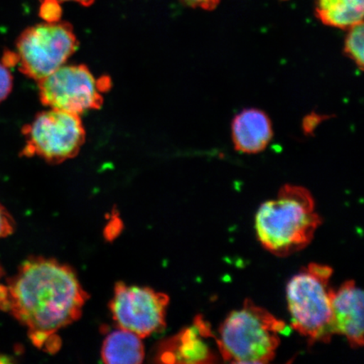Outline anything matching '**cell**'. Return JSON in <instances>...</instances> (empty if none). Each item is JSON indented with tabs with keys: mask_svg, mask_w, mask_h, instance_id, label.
<instances>
[{
	"mask_svg": "<svg viewBox=\"0 0 364 364\" xmlns=\"http://www.w3.org/2000/svg\"><path fill=\"white\" fill-rule=\"evenodd\" d=\"M87 299L72 268L35 257L23 263L8 284L6 311L26 327L36 347L55 352L58 331L78 320Z\"/></svg>",
	"mask_w": 364,
	"mask_h": 364,
	"instance_id": "6da1fadb",
	"label": "cell"
},
{
	"mask_svg": "<svg viewBox=\"0 0 364 364\" xmlns=\"http://www.w3.org/2000/svg\"><path fill=\"white\" fill-rule=\"evenodd\" d=\"M321 223L311 192L303 186L286 184L275 198L259 208L257 239L275 256L288 257L311 244Z\"/></svg>",
	"mask_w": 364,
	"mask_h": 364,
	"instance_id": "7a4b0ae2",
	"label": "cell"
},
{
	"mask_svg": "<svg viewBox=\"0 0 364 364\" xmlns=\"http://www.w3.org/2000/svg\"><path fill=\"white\" fill-rule=\"evenodd\" d=\"M285 323L266 309L245 299L243 306L228 316L218 330L217 345L223 360L262 364L276 356Z\"/></svg>",
	"mask_w": 364,
	"mask_h": 364,
	"instance_id": "3957f363",
	"label": "cell"
},
{
	"mask_svg": "<svg viewBox=\"0 0 364 364\" xmlns=\"http://www.w3.org/2000/svg\"><path fill=\"white\" fill-rule=\"evenodd\" d=\"M333 270L327 265L309 263L287 286V301L293 328L306 338L309 344L328 343L335 335L332 322L330 280Z\"/></svg>",
	"mask_w": 364,
	"mask_h": 364,
	"instance_id": "277c9868",
	"label": "cell"
},
{
	"mask_svg": "<svg viewBox=\"0 0 364 364\" xmlns=\"http://www.w3.org/2000/svg\"><path fill=\"white\" fill-rule=\"evenodd\" d=\"M78 45L70 23L47 22L26 28L16 41V52L6 53L12 66L39 81L65 65Z\"/></svg>",
	"mask_w": 364,
	"mask_h": 364,
	"instance_id": "5b68a950",
	"label": "cell"
},
{
	"mask_svg": "<svg viewBox=\"0 0 364 364\" xmlns=\"http://www.w3.org/2000/svg\"><path fill=\"white\" fill-rule=\"evenodd\" d=\"M26 145L21 156H38L44 161L58 164L79 154L85 140V131L79 115L50 110L36 115L22 129Z\"/></svg>",
	"mask_w": 364,
	"mask_h": 364,
	"instance_id": "8992f818",
	"label": "cell"
},
{
	"mask_svg": "<svg viewBox=\"0 0 364 364\" xmlns=\"http://www.w3.org/2000/svg\"><path fill=\"white\" fill-rule=\"evenodd\" d=\"M110 84L107 77L95 79L83 65H63L38 81L40 100L49 108L80 115L102 107Z\"/></svg>",
	"mask_w": 364,
	"mask_h": 364,
	"instance_id": "52a82bcc",
	"label": "cell"
},
{
	"mask_svg": "<svg viewBox=\"0 0 364 364\" xmlns=\"http://www.w3.org/2000/svg\"><path fill=\"white\" fill-rule=\"evenodd\" d=\"M168 304L165 294L121 283L115 287L110 309L117 327L143 339L165 328Z\"/></svg>",
	"mask_w": 364,
	"mask_h": 364,
	"instance_id": "ba28073f",
	"label": "cell"
},
{
	"mask_svg": "<svg viewBox=\"0 0 364 364\" xmlns=\"http://www.w3.org/2000/svg\"><path fill=\"white\" fill-rule=\"evenodd\" d=\"M210 325L203 317L195 318L194 325L168 341L161 352L162 361L183 363H211L217 360L211 341L216 340Z\"/></svg>",
	"mask_w": 364,
	"mask_h": 364,
	"instance_id": "9c48e42d",
	"label": "cell"
},
{
	"mask_svg": "<svg viewBox=\"0 0 364 364\" xmlns=\"http://www.w3.org/2000/svg\"><path fill=\"white\" fill-rule=\"evenodd\" d=\"M363 293L353 280L345 282L332 297V322L336 334L344 336L353 348L363 345Z\"/></svg>",
	"mask_w": 364,
	"mask_h": 364,
	"instance_id": "30bf717a",
	"label": "cell"
},
{
	"mask_svg": "<svg viewBox=\"0 0 364 364\" xmlns=\"http://www.w3.org/2000/svg\"><path fill=\"white\" fill-rule=\"evenodd\" d=\"M231 136L237 151L247 154L261 153L272 139L270 117L260 109H245L232 121Z\"/></svg>",
	"mask_w": 364,
	"mask_h": 364,
	"instance_id": "8fae6325",
	"label": "cell"
},
{
	"mask_svg": "<svg viewBox=\"0 0 364 364\" xmlns=\"http://www.w3.org/2000/svg\"><path fill=\"white\" fill-rule=\"evenodd\" d=\"M145 351L142 338L120 328L109 333L102 348V360L109 364H136L144 361Z\"/></svg>",
	"mask_w": 364,
	"mask_h": 364,
	"instance_id": "7c38bea8",
	"label": "cell"
},
{
	"mask_svg": "<svg viewBox=\"0 0 364 364\" xmlns=\"http://www.w3.org/2000/svg\"><path fill=\"white\" fill-rule=\"evenodd\" d=\"M364 0H317L316 14L323 24L348 30L363 22Z\"/></svg>",
	"mask_w": 364,
	"mask_h": 364,
	"instance_id": "4fadbf2b",
	"label": "cell"
},
{
	"mask_svg": "<svg viewBox=\"0 0 364 364\" xmlns=\"http://www.w3.org/2000/svg\"><path fill=\"white\" fill-rule=\"evenodd\" d=\"M363 23L354 25L348 29L344 42V54L351 59L359 70L363 68Z\"/></svg>",
	"mask_w": 364,
	"mask_h": 364,
	"instance_id": "5bb4252c",
	"label": "cell"
},
{
	"mask_svg": "<svg viewBox=\"0 0 364 364\" xmlns=\"http://www.w3.org/2000/svg\"><path fill=\"white\" fill-rule=\"evenodd\" d=\"M60 4L58 0H43L40 8V16L47 22L60 21L62 16Z\"/></svg>",
	"mask_w": 364,
	"mask_h": 364,
	"instance_id": "9a60e30c",
	"label": "cell"
},
{
	"mask_svg": "<svg viewBox=\"0 0 364 364\" xmlns=\"http://www.w3.org/2000/svg\"><path fill=\"white\" fill-rule=\"evenodd\" d=\"M13 89V76L9 68L0 63V103L4 101L11 93Z\"/></svg>",
	"mask_w": 364,
	"mask_h": 364,
	"instance_id": "2e32d148",
	"label": "cell"
},
{
	"mask_svg": "<svg viewBox=\"0 0 364 364\" xmlns=\"http://www.w3.org/2000/svg\"><path fill=\"white\" fill-rule=\"evenodd\" d=\"M330 116L324 115L317 112H311L304 117L302 122V129L304 134L309 136L315 134L317 127L320 126L323 122L329 119Z\"/></svg>",
	"mask_w": 364,
	"mask_h": 364,
	"instance_id": "e0dca14e",
	"label": "cell"
},
{
	"mask_svg": "<svg viewBox=\"0 0 364 364\" xmlns=\"http://www.w3.org/2000/svg\"><path fill=\"white\" fill-rule=\"evenodd\" d=\"M14 231V221L10 215L0 204V238L6 237Z\"/></svg>",
	"mask_w": 364,
	"mask_h": 364,
	"instance_id": "ac0fdd59",
	"label": "cell"
},
{
	"mask_svg": "<svg viewBox=\"0 0 364 364\" xmlns=\"http://www.w3.org/2000/svg\"><path fill=\"white\" fill-rule=\"evenodd\" d=\"M190 7L202 9L204 11H213L218 6L220 0H181Z\"/></svg>",
	"mask_w": 364,
	"mask_h": 364,
	"instance_id": "d6986e66",
	"label": "cell"
},
{
	"mask_svg": "<svg viewBox=\"0 0 364 364\" xmlns=\"http://www.w3.org/2000/svg\"><path fill=\"white\" fill-rule=\"evenodd\" d=\"M7 302V286L0 284V309L6 311Z\"/></svg>",
	"mask_w": 364,
	"mask_h": 364,
	"instance_id": "ffe728a7",
	"label": "cell"
},
{
	"mask_svg": "<svg viewBox=\"0 0 364 364\" xmlns=\"http://www.w3.org/2000/svg\"><path fill=\"white\" fill-rule=\"evenodd\" d=\"M58 1L60 3L63 1H73L79 3L83 6H90L94 3L95 0H58Z\"/></svg>",
	"mask_w": 364,
	"mask_h": 364,
	"instance_id": "44dd1931",
	"label": "cell"
},
{
	"mask_svg": "<svg viewBox=\"0 0 364 364\" xmlns=\"http://www.w3.org/2000/svg\"><path fill=\"white\" fill-rule=\"evenodd\" d=\"M6 363V358L0 356V363Z\"/></svg>",
	"mask_w": 364,
	"mask_h": 364,
	"instance_id": "7402d4cb",
	"label": "cell"
},
{
	"mask_svg": "<svg viewBox=\"0 0 364 364\" xmlns=\"http://www.w3.org/2000/svg\"><path fill=\"white\" fill-rule=\"evenodd\" d=\"M2 274V270H1V268H0V276H1Z\"/></svg>",
	"mask_w": 364,
	"mask_h": 364,
	"instance_id": "603a6c76",
	"label": "cell"
}]
</instances>
